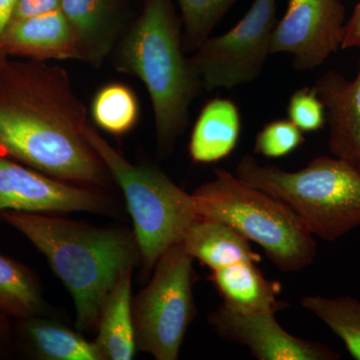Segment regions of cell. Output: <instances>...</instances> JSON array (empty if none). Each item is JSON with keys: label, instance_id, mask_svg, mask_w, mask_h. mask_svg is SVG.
Segmentation results:
<instances>
[{"label": "cell", "instance_id": "6da1fadb", "mask_svg": "<svg viewBox=\"0 0 360 360\" xmlns=\"http://www.w3.org/2000/svg\"><path fill=\"white\" fill-rule=\"evenodd\" d=\"M0 220L46 258L75 300L82 333L97 329L104 303L120 276L141 260L134 233L127 229L14 210H1Z\"/></svg>", "mask_w": 360, "mask_h": 360}, {"label": "cell", "instance_id": "7a4b0ae2", "mask_svg": "<svg viewBox=\"0 0 360 360\" xmlns=\"http://www.w3.org/2000/svg\"><path fill=\"white\" fill-rule=\"evenodd\" d=\"M0 58V153L42 174L103 184L101 160L65 118L40 101L25 73Z\"/></svg>", "mask_w": 360, "mask_h": 360}, {"label": "cell", "instance_id": "3957f363", "mask_svg": "<svg viewBox=\"0 0 360 360\" xmlns=\"http://www.w3.org/2000/svg\"><path fill=\"white\" fill-rule=\"evenodd\" d=\"M236 175L285 203L314 236L335 241L360 226V169L338 158L319 156L302 169L239 160Z\"/></svg>", "mask_w": 360, "mask_h": 360}, {"label": "cell", "instance_id": "277c9868", "mask_svg": "<svg viewBox=\"0 0 360 360\" xmlns=\"http://www.w3.org/2000/svg\"><path fill=\"white\" fill-rule=\"evenodd\" d=\"M203 219L217 220L257 243L277 269L298 272L316 257L314 234L292 210L276 196L245 184L224 169L193 193Z\"/></svg>", "mask_w": 360, "mask_h": 360}, {"label": "cell", "instance_id": "5b68a950", "mask_svg": "<svg viewBox=\"0 0 360 360\" xmlns=\"http://www.w3.org/2000/svg\"><path fill=\"white\" fill-rule=\"evenodd\" d=\"M122 65L146 84L163 148L186 127L188 108L201 84L184 58L179 27L168 0H148L143 13L123 42Z\"/></svg>", "mask_w": 360, "mask_h": 360}, {"label": "cell", "instance_id": "8992f818", "mask_svg": "<svg viewBox=\"0 0 360 360\" xmlns=\"http://www.w3.org/2000/svg\"><path fill=\"white\" fill-rule=\"evenodd\" d=\"M82 132L122 188L134 221L143 271L148 276L161 255L181 243L189 229L202 219L193 195L160 170L131 165L91 127H84Z\"/></svg>", "mask_w": 360, "mask_h": 360}, {"label": "cell", "instance_id": "52a82bcc", "mask_svg": "<svg viewBox=\"0 0 360 360\" xmlns=\"http://www.w3.org/2000/svg\"><path fill=\"white\" fill-rule=\"evenodd\" d=\"M193 262L182 243L172 246L156 262L150 283L132 298L137 349L155 359H179L195 316Z\"/></svg>", "mask_w": 360, "mask_h": 360}, {"label": "cell", "instance_id": "ba28073f", "mask_svg": "<svg viewBox=\"0 0 360 360\" xmlns=\"http://www.w3.org/2000/svg\"><path fill=\"white\" fill-rule=\"evenodd\" d=\"M276 1L253 0L238 25L198 47L189 63L205 89H231L259 77L277 23Z\"/></svg>", "mask_w": 360, "mask_h": 360}, {"label": "cell", "instance_id": "9c48e42d", "mask_svg": "<svg viewBox=\"0 0 360 360\" xmlns=\"http://www.w3.org/2000/svg\"><path fill=\"white\" fill-rule=\"evenodd\" d=\"M345 20L340 0H288L272 33L270 54L290 53L295 70H314L341 49Z\"/></svg>", "mask_w": 360, "mask_h": 360}, {"label": "cell", "instance_id": "30bf717a", "mask_svg": "<svg viewBox=\"0 0 360 360\" xmlns=\"http://www.w3.org/2000/svg\"><path fill=\"white\" fill-rule=\"evenodd\" d=\"M112 201L101 194L22 167L0 153V212H84L111 214Z\"/></svg>", "mask_w": 360, "mask_h": 360}, {"label": "cell", "instance_id": "8fae6325", "mask_svg": "<svg viewBox=\"0 0 360 360\" xmlns=\"http://www.w3.org/2000/svg\"><path fill=\"white\" fill-rule=\"evenodd\" d=\"M276 311L239 312L221 305L208 316L225 340L250 348L259 360H338L340 354L323 343L302 340L281 328Z\"/></svg>", "mask_w": 360, "mask_h": 360}, {"label": "cell", "instance_id": "7c38bea8", "mask_svg": "<svg viewBox=\"0 0 360 360\" xmlns=\"http://www.w3.org/2000/svg\"><path fill=\"white\" fill-rule=\"evenodd\" d=\"M314 89L326 108L331 153L360 169V61L354 80L329 70Z\"/></svg>", "mask_w": 360, "mask_h": 360}, {"label": "cell", "instance_id": "4fadbf2b", "mask_svg": "<svg viewBox=\"0 0 360 360\" xmlns=\"http://www.w3.org/2000/svg\"><path fill=\"white\" fill-rule=\"evenodd\" d=\"M75 30L60 9L13 20L0 41V54L32 58H73L78 51Z\"/></svg>", "mask_w": 360, "mask_h": 360}, {"label": "cell", "instance_id": "5bb4252c", "mask_svg": "<svg viewBox=\"0 0 360 360\" xmlns=\"http://www.w3.org/2000/svg\"><path fill=\"white\" fill-rule=\"evenodd\" d=\"M257 264L241 262L210 270V281L224 300L222 303L236 311L277 312L285 309L288 303L277 300L281 292V283L267 279Z\"/></svg>", "mask_w": 360, "mask_h": 360}, {"label": "cell", "instance_id": "9a60e30c", "mask_svg": "<svg viewBox=\"0 0 360 360\" xmlns=\"http://www.w3.org/2000/svg\"><path fill=\"white\" fill-rule=\"evenodd\" d=\"M16 336L28 356L44 360H103L96 343L44 314L18 321Z\"/></svg>", "mask_w": 360, "mask_h": 360}, {"label": "cell", "instance_id": "2e32d148", "mask_svg": "<svg viewBox=\"0 0 360 360\" xmlns=\"http://www.w3.org/2000/svg\"><path fill=\"white\" fill-rule=\"evenodd\" d=\"M241 134L238 105L225 98H214L201 110L189 141V155L196 163H214L231 155Z\"/></svg>", "mask_w": 360, "mask_h": 360}, {"label": "cell", "instance_id": "e0dca14e", "mask_svg": "<svg viewBox=\"0 0 360 360\" xmlns=\"http://www.w3.org/2000/svg\"><path fill=\"white\" fill-rule=\"evenodd\" d=\"M132 270H125L104 303L94 343L104 360H130L136 352L132 319Z\"/></svg>", "mask_w": 360, "mask_h": 360}, {"label": "cell", "instance_id": "ac0fdd59", "mask_svg": "<svg viewBox=\"0 0 360 360\" xmlns=\"http://www.w3.org/2000/svg\"><path fill=\"white\" fill-rule=\"evenodd\" d=\"M182 245L193 259L210 270L222 269L241 262H260L245 236L217 220L201 219L187 231Z\"/></svg>", "mask_w": 360, "mask_h": 360}, {"label": "cell", "instance_id": "d6986e66", "mask_svg": "<svg viewBox=\"0 0 360 360\" xmlns=\"http://www.w3.org/2000/svg\"><path fill=\"white\" fill-rule=\"evenodd\" d=\"M0 309L16 321L46 314L39 277L30 267L1 253Z\"/></svg>", "mask_w": 360, "mask_h": 360}, {"label": "cell", "instance_id": "ffe728a7", "mask_svg": "<svg viewBox=\"0 0 360 360\" xmlns=\"http://www.w3.org/2000/svg\"><path fill=\"white\" fill-rule=\"evenodd\" d=\"M309 310L326 324L345 343L354 359L360 360V302L352 296L328 298L304 296L300 300Z\"/></svg>", "mask_w": 360, "mask_h": 360}, {"label": "cell", "instance_id": "44dd1931", "mask_svg": "<svg viewBox=\"0 0 360 360\" xmlns=\"http://www.w3.org/2000/svg\"><path fill=\"white\" fill-rule=\"evenodd\" d=\"M94 122L112 134H123L134 127L139 108L134 92L122 84H110L97 92L91 106Z\"/></svg>", "mask_w": 360, "mask_h": 360}, {"label": "cell", "instance_id": "7402d4cb", "mask_svg": "<svg viewBox=\"0 0 360 360\" xmlns=\"http://www.w3.org/2000/svg\"><path fill=\"white\" fill-rule=\"evenodd\" d=\"M186 27L187 46L196 49L210 37L236 0H177Z\"/></svg>", "mask_w": 360, "mask_h": 360}, {"label": "cell", "instance_id": "603a6c76", "mask_svg": "<svg viewBox=\"0 0 360 360\" xmlns=\"http://www.w3.org/2000/svg\"><path fill=\"white\" fill-rule=\"evenodd\" d=\"M303 132L290 120H272L255 137V153L267 158L290 155L304 142Z\"/></svg>", "mask_w": 360, "mask_h": 360}, {"label": "cell", "instance_id": "cb8c5ba5", "mask_svg": "<svg viewBox=\"0 0 360 360\" xmlns=\"http://www.w3.org/2000/svg\"><path fill=\"white\" fill-rule=\"evenodd\" d=\"M288 120L302 132L319 131L326 123V108L314 87L295 90L288 105Z\"/></svg>", "mask_w": 360, "mask_h": 360}, {"label": "cell", "instance_id": "d4e9b609", "mask_svg": "<svg viewBox=\"0 0 360 360\" xmlns=\"http://www.w3.org/2000/svg\"><path fill=\"white\" fill-rule=\"evenodd\" d=\"M60 11L79 40L91 34L98 27L103 0H61Z\"/></svg>", "mask_w": 360, "mask_h": 360}, {"label": "cell", "instance_id": "484cf974", "mask_svg": "<svg viewBox=\"0 0 360 360\" xmlns=\"http://www.w3.org/2000/svg\"><path fill=\"white\" fill-rule=\"evenodd\" d=\"M60 4L61 0H18L13 20L32 18L58 11L60 9Z\"/></svg>", "mask_w": 360, "mask_h": 360}, {"label": "cell", "instance_id": "4316f807", "mask_svg": "<svg viewBox=\"0 0 360 360\" xmlns=\"http://www.w3.org/2000/svg\"><path fill=\"white\" fill-rule=\"evenodd\" d=\"M360 49V1L355 7L352 18L345 26L341 49Z\"/></svg>", "mask_w": 360, "mask_h": 360}, {"label": "cell", "instance_id": "83f0119b", "mask_svg": "<svg viewBox=\"0 0 360 360\" xmlns=\"http://www.w3.org/2000/svg\"><path fill=\"white\" fill-rule=\"evenodd\" d=\"M18 0H0V41L13 20ZM0 56H4L0 54Z\"/></svg>", "mask_w": 360, "mask_h": 360}, {"label": "cell", "instance_id": "f1b7e54d", "mask_svg": "<svg viewBox=\"0 0 360 360\" xmlns=\"http://www.w3.org/2000/svg\"><path fill=\"white\" fill-rule=\"evenodd\" d=\"M8 319V315L0 309V355L6 354L8 349L13 335Z\"/></svg>", "mask_w": 360, "mask_h": 360}]
</instances>
